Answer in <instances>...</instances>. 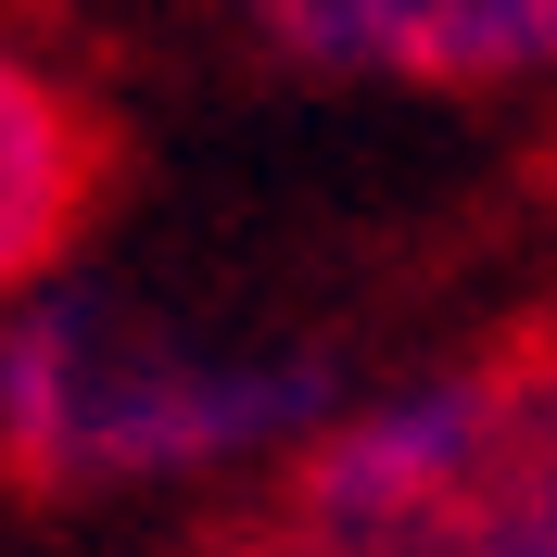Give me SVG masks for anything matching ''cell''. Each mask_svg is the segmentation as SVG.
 Masks as SVG:
<instances>
[{
  "mask_svg": "<svg viewBox=\"0 0 557 557\" xmlns=\"http://www.w3.org/2000/svg\"><path fill=\"white\" fill-rule=\"evenodd\" d=\"M343 406L355 381L330 343L203 330L89 267L0 317V482L26 507H127L228 469H292Z\"/></svg>",
  "mask_w": 557,
  "mask_h": 557,
  "instance_id": "cell-1",
  "label": "cell"
},
{
  "mask_svg": "<svg viewBox=\"0 0 557 557\" xmlns=\"http://www.w3.org/2000/svg\"><path fill=\"white\" fill-rule=\"evenodd\" d=\"M253 51L317 89L520 102L557 89V0H242Z\"/></svg>",
  "mask_w": 557,
  "mask_h": 557,
  "instance_id": "cell-3",
  "label": "cell"
},
{
  "mask_svg": "<svg viewBox=\"0 0 557 557\" xmlns=\"http://www.w3.org/2000/svg\"><path fill=\"white\" fill-rule=\"evenodd\" d=\"M102 203H114V114L38 38L0 26V317L76 278Z\"/></svg>",
  "mask_w": 557,
  "mask_h": 557,
  "instance_id": "cell-4",
  "label": "cell"
},
{
  "mask_svg": "<svg viewBox=\"0 0 557 557\" xmlns=\"http://www.w3.org/2000/svg\"><path fill=\"white\" fill-rule=\"evenodd\" d=\"M203 557H278V545H267V532H228V545H203Z\"/></svg>",
  "mask_w": 557,
  "mask_h": 557,
  "instance_id": "cell-5",
  "label": "cell"
},
{
  "mask_svg": "<svg viewBox=\"0 0 557 557\" xmlns=\"http://www.w3.org/2000/svg\"><path fill=\"white\" fill-rule=\"evenodd\" d=\"M253 532L278 557H557V330L355 381Z\"/></svg>",
  "mask_w": 557,
  "mask_h": 557,
  "instance_id": "cell-2",
  "label": "cell"
}]
</instances>
